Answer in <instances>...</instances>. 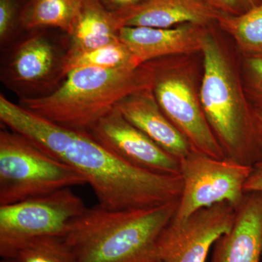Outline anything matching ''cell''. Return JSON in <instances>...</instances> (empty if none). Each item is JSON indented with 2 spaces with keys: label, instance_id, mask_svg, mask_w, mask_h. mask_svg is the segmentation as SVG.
I'll use <instances>...</instances> for the list:
<instances>
[{
  "label": "cell",
  "instance_id": "cell-1",
  "mask_svg": "<svg viewBox=\"0 0 262 262\" xmlns=\"http://www.w3.org/2000/svg\"><path fill=\"white\" fill-rule=\"evenodd\" d=\"M0 120L43 151L83 176L108 210L149 208L178 201L181 174L147 171L126 163L93 139L88 133L60 126L31 113L0 95Z\"/></svg>",
  "mask_w": 262,
  "mask_h": 262
},
{
  "label": "cell",
  "instance_id": "cell-2",
  "mask_svg": "<svg viewBox=\"0 0 262 262\" xmlns=\"http://www.w3.org/2000/svg\"><path fill=\"white\" fill-rule=\"evenodd\" d=\"M178 205L179 200L138 209L86 208L63 237L76 262H159L158 243Z\"/></svg>",
  "mask_w": 262,
  "mask_h": 262
},
{
  "label": "cell",
  "instance_id": "cell-3",
  "mask_svg": "<svg viewBox=\"0 0 262 262\" xmlns=\"http://www.w3.org/2000/svg\"><path fill=\"white\" fill-rule=\"evenodd\" d=\"M151 84L145 64L134 69H75L51 94L20 99L19 104L60 126L88 133L124 98Z\"/></svg>",
  "mask_w": 262,
  "mask_h": 262
},
{
  "label": "cell",
  "instance_id": "cell-4",
  "mask_svg": "<svg viewBox=\"0 0 262 262\" xmlns=\"http://www.w3.org/2000/svg\"><path fill=\"white\" fill-rule=\"evenodd\" d=\"M200 99L226 159L251 165L261 160L256 148L253 107L220 43L208 34L203 46Z\"/></svg>",
  "mask_w": 262,
  "mask_h": 262
},
{
  "label": "cell",
  "instance_id": "cell-5",
  "mask_svg": "<svg viewBox=\"0 0 262 262\" xmlns=\"http://www.w3.org/2000/svg\"><path fill=\"white\" fill-rule=\"evenodd\" d=\"M87 184L82 174L12 130L0 132V206Z\"/></svg>",
  "mask_w": 262,
  "mask_h": 262
},
{
  "label": "cell",
  "instance_id": "cell-6",
  "mask_svg": "<svg viewBox=\"0 0 262 262\" xmlns=\"http://www.w3.org/2000/svg\"><path fill=\"white\" fill-rule=\"evenodd\" d=\"M178 56L152 60L145 64L158 106L190 144L193 151L216 159L225 153L203 112L190 64Z\"/></svg>",
  "mask_w": 262,
  "mask_h": 262
},
{
  "label": "cell",
  "instance_id": "cell-7",
  "mask_svg": "<svg viewBox=\"0 0 262 262\" xmlns=\"http://www.w3.org/2000/svg\"><path fill=\"white\" fill-rule=\"evenodd\" d=\"M85 209L83 201L71 188L0 206V255L11 259L32 239L64 237L70 224Z\"/></svg>",
  "mask_w": 262,
  "mask_h": 262
},
{
  "label": "cell",
  "instance_id": "cell-8",
  "mask_svg": "<svg viewBox=\"0 0 262 262\" xmlns=\"http://www.w3.org/2000/svg\"><path fill=\"white\" fill-rule=\"evenodd\" d=\"M251 165L216 159L192 151L180 160L183 189L173 222H182L203 208L227 203L237 208L244 201Z\"/></svg>",
  "mask_w": 262,
  "mask_h": 262
},
{
  "label": "cell",
  "instance_id": "cell-9",
  "mask_svg": "<svg viewBox=\"0 0 262 262\" xmlns=\"http://www.w3.org/2000/svg\"><path fill=\"white\" fill-rule=\"evenodd\" d=\"M67 53L46 34H31L15 43L5 55L1 81L20 99L48 96L67 77Z\"/></svg>",
  "mask_w": 262,
  "mask_h": 262
},
{
  "label": "cell",
  "instance_id": "cell-10",
  "mask_svg": "<svg viewBox=\"0 0 262 262\" xmlns=\"http://www.w3.org/2000/svg\"><path fill=\"white\" fill-rule=\"evenodd\" d=\"M234 215L235 208L221 203L182 222L172 220L158 243L159 262H206L217 239L230 229Z\"/></svg>",
  "mask_w": 262,
  "mask_h": 262
},
{
  "label": "cell",
  "instance_id": "cell-11",
  "mask_svg": "<svg viewBox=\"0 0 262 262\" xmlns=\"http://www.w3.org/2000/svg\"><path fill=\"white\" fill-rule=\"evenodd\" d=\"M88 134L134 166L156 173L180 174V160L127 121L116 107L98 120Z\"/></svg>",
  "mask_w": 262,
  "mask_h": 262
},
{
  "label": "cell",
  "instance_id": "cell-12",
  "mask_svg": "<svg viewBox=\"0 0 262 262\" xmlns=\"http://www.w3.org/2000/svg\"><path fill=\"white\" fill-rule=\"evenodd\" d=\"M207 35L203 26L192 24L176 28L125 27L119 30V39L141 65L158 58L202 52Z\"/></svg>",
  "mask_w": 262,
  "mask_h": 262
},
{
  "label": "cell",
  "instance_id": "cell-13",
  "mask_svg": "<svg viewBox=\"0 0 262 262\" xmlns=\"http://www.w3.org/2000/svg\"><path fill=\"white\" fill-rule=\"evenodd\" d=\"M262 192L246 193L233 224L213 246L211 262H261Z\"/></svg>",
  "mask_w": 262,
  "mask_h": 262
},
{
  "label": "cell",
  "instance_id": "cell-14",
  "mask_svg": "<svg viewBox=\"0 0 262 262\" xmlns=\"http://www.w3.org/2000/svg\"><path fill=\"white\" fill-rule=\"evenodd\" d=\"M115 107L127 121L177 159L193 151L186 138L160 110L151 87L128 95Z\"/></svg>",
  "mask_w": 262,
  "mask_h": 262
},
{
  "label": "cell",
  "instance_id": "cell-15",
  "mask_svg": "<svg viewBox=\"0 0 262 262\" xmlns=\"http://www.w3.org/2000/svg\"><path fill=\"white\" fill-rule=\"evenodd\" d=\"M221 13L204 0H144L115 14L120 29L125 27L168 29L181 24L203 27L217 20Z\"/></svg>",
  "mask_w": 262,
  "mask_h": 262
},
{
  "label": "cell",
  "instance_id": "cell-16",
  "mask_svg": "<svg viewBox=\"0 0 262 262\" xmlns=\"http://www.w3.org/2000/svg\"><path fill=\"white\" fill-rule=\"evenodd\" d=\"M117 15L100 0H83L69 34L68 53H82L119 40Z\"/></svg>",
  "mask_w": 262,
  "mask_h": 262
},
{
  "label": "cell",
  "instance_id": "cell-17",
  "mask_svg": "<svg viewBox=\"0 0 262 262\" xmlns=\"http://www.w3.org/2000/svg\"><path fill=\"white\" fill-rule=\"evenodd\" d=\"M83 0H28L20 13L22 28L54 27L70 34Z\"/></svg>",
  "mask_w": 262,
  "mask_h": 262
},
{
  "label": "cell",
  "instance_id": "cell-18",
  "mask_svg": "<svg viewBox=\"0 0 262 262\" xmlns=\"http://www.w3.org/2000/svg\"><path fill=\"white\" fill-rule=\"evenodd\" d=\"M221 28L232 36L246 58L262 59V0L239 15L221 13Z\"/></svg>",
  "mask_w": 262,
  "mask_h": 262
},
{
  "label": "cell",
  "instance_id": "cell-19",
  "mask_svg": "<svg viewBox=\"0 0 262 262\" xmlns=\"http://www.w3.org/2000/svg\"><path fill=\"white\" fill-rule=\"evenodd\" d=\"M141 66L132 52L121 41H116L91 50L77 53H67L66 72L80 68L113 69L138 68Z\"/></svg>",
  "mask_w": 262,
  "mask_h": 262
},
{
  "label": "cell",
  "instance_id": "cell-20",
  "mask_svg": "<svg viewBox=\"0 0 262 262\" xmlns=\"http://www.w3.org/2000/svg\"><path fill=\"white\" fill-rule=\"evenodd\" d=\"M13 262H76L75 256L64 237L46 236L32 239L19 248Z\"/></svg>",
  "mask_w": 262,
  "mask_h": 262
},
{
  "label": "cell",
  "instance_id": "cell-21",
  "mask_svg": "<svg viewBox=\"0 0 262 262\" xmlns=\"http://www.w3.org/2000/svg\"><path fill=\"white\" fill-rule=\"evenodd\" d=\"M244 90L252 107L262 110L261 58H246Z\"/></svg>",
  "mask_w": 262,
  "mask_h": 262
},
{
  "label": "cell",
  "instance_id": "cell-22",
  "mask_svg": "<svg viewBox=\"0 0 262 262\" xmlns=\"http://www.w3.org/2000/svg\"><path fill=\"white\" fill-rule=\"evenodd\" d=\"M18 5L15 0H0V42L2 46L9 42L19 22Z\"/></svg>",
  "mask_w": 262,
  "mask_h": 262
},
{
  "label": "cell",
  "instance_id": "cell-23",
  "mask_svg": "<svg viewBox=\"0 0 262 262\" xmlns=\"http://www.w3.org/2000/svg\"><path fill=\"white\" fill-rule=\"evenodd\" d=\"M261 0H205L218 11L226 14L239 15L258 5Z\"/></svg>",
  "mask_w": 262,
  "mask_h": 262
},
{
  "label": "cell",
  "instance_id": "cell-24",
  "mask_svg": "<svg viewBox=\"0 0 262 262\" xmlns=\"http://www.w3.org/2000/svg\"><path fill=\"white\" fill-rule=\"evenodd\" d=\"M245 192H262V160L252 165V170L245 184Z\"/></svg>",
  "mask_w": 262,
  "mask_h": 262
},
{
  "label": "cell",
  "instance_id": "cell-25",
  "mask_svg": "<svg viewBox=\"0 0 262 262\" xmlns=\"http://www.w3.org/2000/svg\"><path fill=\"white\" fill-rule=\"evenodd\" d=\"M144 0H100L103 6L114 13H120L140 4Z\"/></svg>",
  "mask_w": 262,
  "mask_h": 262
},
{
  "label": "cell",
  "instance_id": "cell-26",
  "mask_svg": "<svg viewBox=\"0 0 262 262\" xmlns=\"http://www.w3.org/2000/svg\"><path fill=\"white\" fill-rule=\"evenodd\" d=\"M255 141L258 154L262 160V110L253 108Z\"/></svg>",
  "mask_w": 262,
  "mask_h": 262
},
{
  "label": "cell",
  "instance_id": "cell-27",
  "mask_svg": "<svg viewBox=\"0 0 262 262\" xmlns=\"http://www.w3.org/2000/svg\"><path fill=\"white\" fill-rule=\"evenodd\" d=\"M2 262H13V261L10 259H3V261Z\"/></svg>",
  "mask_w": 262,
  "mask_h": 262
},
{
  "label": "cell",
  "instance_id": "cell-28",
  "mask_svg": "<svg viewBox=\"0 0 262 262\" xmlns=\"http://www.w3.org/2000/svg\"><path fill=\"white\" fill-rule=\"evenodd\" d=\"M261 262H262V258H261Z\"/></svg>",
  "mask_w": 262,
  "mask_h": 262
}]
</instances>
